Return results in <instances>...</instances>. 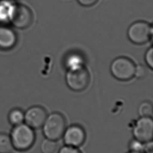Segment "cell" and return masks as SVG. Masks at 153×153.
Here are the masks:
<instances>
[{
  "label": "cell",
  "instance_id": "cell-1",
  "mask_svg": "<svg viewBox=\"0 0 153 153\" xmlns=\"http://www.w3.org/2000/svg\"><path fill=\"white\" fill-rule=\"evenodd\" d=\"M10 138L14 148L18 151H26L32 146L35 136L31 127L22 123L14 127Z\"/></svg>",
  "mask_w": 153,
  "mask_h": 153
},
{
  "label": "cell",
  "instance_id": "cell-2",
  "mask_svg": "<svg viewBox=\"0 0 153 153\" xmlns=\"http://www.w3.org/2000/svg\"><path fill=\"white\" fill-rule=\"evenodd\" d=\"M43 134L47 139L56 141L60 139L66 129L64 117L59 112L47 115L42 126Z\"/></svg>",
  "mask_w": 153,
  "mask_h": 153
},
{
  "label": "cell",
  "instance_id": "cell-3",
  "mask_svg": "<svg viewBox=\"0 0 153 153\" xmlns=\"http://www.w3.org/2000/svg\"><path fill=\"white\" fill-rule=\"evenodd\" d=\"M90 74L83 65L68 69L66 82L70 89L75 91L84 90L90 82Z\"/></svg>",
  "mask_w": 153,
  "mask_h": 153
},
{
  "label": "cell",
  "instance_id": "cell-4",
  "mask_svg": "<svg viewBox=\"0 0 153 153\" xmlns=\"http://www.w3.org/2000/svg\"><path fill=\"white\" fill-rule=\"evenodd\" d=\"M110 71L116 79L120 81H128L135 75L136 65L127 57H118L112 62Z\"/></svg>",
  "mask_w": 153,
  "mask_h": 153
},
{
  "label": "cell",
  "instance_id": "cell-5",
  "mask_svg": "<svg viewBox=\"0 0 153 153\" xmlns=\"http://www.w3.org/2000/svg\"><path fill=\"white\" fill-rule=\"evenodd\" d=\"M33 21L31 10L26 5L15 2L10 18V23L16 28L23 29L29 27Z\"/></svg>",
  "mask_w": 153,
  "mask_h": 153
},
{
  "label": "cell",
  "instance_id": "cell-6",
  "mask_svg": "<svg viewBox=\"0 0 153 153\" xmlns=\"http://www.w3.org/2000/svg\"><path fill=\"white\" fill-rule=\"evenodd\" d=\"M152 26L145 21H137L128 29L127 36L130 41L136 44H143L151 38Z\"/></svg>",
  "mask_w": 153,
  "mask_h": 153
},
{
  "label": "cell",
  "instance_id": "cell-7",
  "mask_svg": "<svg viewBox=\"0 0 153 153\" xmlns=\"http://www.w3.org/2000/svg\"><path fill=\"white\" fill-rule=\"evenodd\" d=\"M134 138L142 143H146L153 139V118L140 117L133 129Z\"/></svg>",
  "mask_w": 153,
  "mask_h": 153
},
{
  "label": "cell",
  "instance_id": "cell-8",
  "mask_svg": "<svg viewBox=\"0 0 153 153\" xmlns=\"http://www.w3.org/2000/svg\"><path fill=\"white\" fill-rule=\"evenodd\" d=\"M62 137L66 145L78 148L84 143L86 135L81 127L72 125L66 128Z\"/></svg>",
  "mask_w": 153,
  "mask_h": 153
},
{
  "label": "cell",
  "instance_id": "cell-9",
  "mask_svg": "<svg viewBox=\"0 0 153 153\" xmlns=\"http://www.w3.org/2000/svg\"><path fill=\"white\" fill-rule=\"evenodd\" d=\"M47 117V112L42 107L33 106L24 113V121L32 128H38L42 126Z\"/></svg>",
  "mask_w": 153,
  "mask_h": 153
},
{
  "label": "cell",
  "instance_id": "cell-10",
  "mask_svg": "<svg viewBox=\"0 0 153 153\" xmlns=\"http://www.w3.org/2000/svg\"><path fill=\"white\" fill-rule=\"evenodd\" d=\"M17 42L15 31L6 25L0 24V50H9L14 47Z\"/></svg>",
  "mask_w": 153,
  "mask_h": 153
},
{
  "label": "cell",
  "instance_id": "cell-11",
  "mask_svg": "<svg viewBox=\"0 0 153 153\" xmlns=\"http://www.w3.org/2000/svg\"><path fill=\"white\" fill-rule=\"evenodd\" d=\"M15 1L13 0H0V24L10 23L11 13Z\"/></svg>",
  "mask_w": 153,
  "mask_h": 153
},
{
  "label": "cell",
  "instance_id": "cell-12",
  "mask_svg": "<svg viewBox=\"0 0 153 153\" xmlns=\"http://www.w3.org/2000/svg\"><path fill=\"white\" fill-rule=\"evenodd\" d=\"M8 118L10 123L15 126L23 123L24 113L20 109L14 108L9 112Z\"/></svg>",
  "mask_w": 153,
  "mask_h": 153
},
{
  "label": "cell",
  "instance_id": "cell-13",
  "mask_svg": "<svg viewBox=\"0 0 153 153\" xmlns=\"http://www.w3.org/2000/svg\"><path fill=\"white\" fill-rule=\"evenodd\" d=\"M65 65L67 68L69 69L84 65V60L80 54L77 53H72L66 57Z\"/></svg>",
  "mask_w": 153,
  "mask_h": 153
},
{
  "label": "cell",
  "instance_id": "cell-14",
  "mask_svg": "<svg viewBox=\"0 0 153 153\" xmlns=\"http://www.w3.org/2000/svg\"><path fill=\"white\" fill-rule=\"evenodd\" d=\"M13 148L10 136L4 133H0V153H8Z\"/></svg>",
  "mask_w": 153,
  "mask_h": 153
},
{
  "label": "cell",
  "instance_id": "cell-15",
  "mask_svg": "<svg viewBox=\"0 0 153 153\" xmlns=\"http://www.w3.org/2000/svg\"><path fill=\"white\" fill-rule=\"evenodd\" d=\"M138 112L140 117H152L153 115V106L149 102H143L139 106Z\"/></svg>",
  "mask_w": 153,
  "mask_h": 153
},
{
  "label": "cell",
  "instance_id": "cell-16",
  "mask_svg": "<svg viewBox=\"0 0 153 153\" xmlns=\"http://www.w3.org/2000/svg\"><path fill=\"white\" fill-rule=\"evenodd\" d=\"M57 147L55 140L48 139H44L41 145V150L42 153H54Z\"/></svg>",
  "mask_w": 153,
  "mask_h": 153
},
{
  "label": "cell",
  "instance_id": "cell-17",
  "mask_svg": "<svg viewBox=\"0 0 153 153\" xmlns=\"http://www.w3.org/2000/svg\"><path fill=\"white\" fill-rule=\"evenodd\" d=\"M144 144L145 143H142L140 141L134 139L130 142L129 145L130 151L142 152L144 149Z\"/></svg>",
  "mask_w": 153,
  "mask_h": 153
},
{
  "label": "cell",
  "instance_id": "cell-18",
  "mask_svg": "<svg viewBox=\"0 0 153 153\" xmlns=\"http://www.w3.org/2000/svg\"><path fill=\"white\" fill-rule=\"evenodd\" d=\"M145 60L148 66L153 70V46L149 48L146 51Z\"/></svg>",
  "mask_w": 153,
  "mask_h": 153
},
{
  "label": "cell",
  "instance_id": "cell-19",
  "mask_svg": "<svg viewBox=\"0 0 153 153\" xmlns=\"http://www.w3.org/2000/svg\"><path fill=\"white\" fill-rule=\"evenodd\" d=\"M58 153H81L79 150L75 147L65 145L60 148Z\"/></svg>",
  "mask_w": 153,
  "mask_h": 153
},
{
  "label": "cell",
  "instance_id": "cell-20",
  "mask_svg": "<svg viewBox=\"0 0 153 153\" xmlns=\"http://www.w3.org/2000/svg\"><path fill=\"white\" fill-rule=\"evenodd\" d=\"M146 69L145 67L141 65L136 66V71H135V75L137 78H142L146 75Z\"/></svg>",
  "mask_w": 153,
  "mask_h": 153
},
{
  "label": "cell",
  "instance_id": "cell-21",
  "mask_svg": "<svg viewBox=\"0 0 153 153\" xmlns=\"http://www.w3.org/2000/svg\"><path fill=\"white\" fill-rule=\"evenodd\" d=\"M98 0H77L78 3L84 7H91L94 5Z\"/></svg>",
  "mask_w": 153,
  "mask_h": 153
},
{
  "label": "cell",
  "instance_id": "cell-22",
  "mask_svg": "<svg viewBox=\"0 0 153 153\" xmlns=\"http://www.w3.org/2000/svg\"><path fill=\"white\" fill-rule=\"evenodd\" d=\"M151 38L153 40V26H152V28H151Z\"/></svg>",
  "mask_w": 153,
  "mask_h": 153
},
{
  "label": "cell",
  "instance_id": "cell-23",
  "mask_svg": "<svg viewBox=\"0 0 153 153\" xmlns=\"http://www.w3.org/2000/svg\"><path fill=\"white\" fill-rule=\"evenodd\" d=\"M127 153H142V152H136V151H130V152H127Z\"/></svg>",
  "mask_w": 153,
  "mask_h": 153
},
{
  "label": "cell",
  "instance_id": "cell-24",
  "mask_svg": "<svg viewBox=\"0 0 153 153\" xmlns=\"http://www.w3.org/2000/svg\"><path fill=\"white\" fill-rule=\"evenodd\" d=\"M148 153H153V151H150V152H149Z\"/></svg>",
  "mask_w": 153,
  "mask_h": 153
}]
</instances>
